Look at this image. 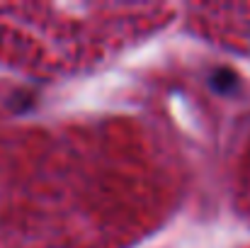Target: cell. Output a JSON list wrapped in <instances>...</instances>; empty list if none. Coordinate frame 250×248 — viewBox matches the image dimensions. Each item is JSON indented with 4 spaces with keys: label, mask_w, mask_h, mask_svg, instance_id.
Wrapping results in <instances>:
<instances>
[{
    "label": "cell",
    "mask_w": 250,
    "mask_h": 248,
    "mask_svg": "<svg viewBox=\"0 0 250 248\" xmlns=\"http://www.w3.org/2000/svg\"><path fill=\"white\" fill-rule=\"evenodd\" d=\"M209 88L214 90V92H219V95H233V92H238V88H241V78H238V73L233 71V68H226V66H219V68H214L211 73H209Z\"/></svg>",
    "instance_id": "1"
}]
</instances>
